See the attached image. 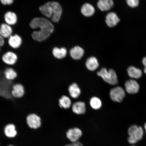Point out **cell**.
<instances>
[{
    "label": "cell",
    "mask_w": 146,
    "mask_h": 146,
    "mask_svg": "<svg viewBox=\"0 0 146 146\" xmlns=\"http://www.w3.org/2000/svg\"><path fill=\"white\" fill-rule=\"evenodd\" d=\"M30 25L33 29H40L39 31L33 32L32 35L33 39L38 42L45 40L54 31V26L52 23L48 19L44 18H34L31 21Z\"/></svg>",
    "instance_id": "6da1fadb"
},
{
    "label": "cell",
    "mask_w": 146,
    "mask_h": 146,
    "mask_svg": "<svg viewBox=\"0 0 146 146\" xmlns=\"http://www.w3.org/2000/svg\"><path fill=\"white\" fill-rule=\"evenodd\" d=\"M40 11L43 15L51 18L54 23H58L61 18L62 9L57 2H48L40 7Z\"/></svg>",
    "instance_id": "7a4b0ae2"
},
{
    "label": "cell",
    "mask_w": 146,
    "mask_h": 146,
    "mask_svg": "<svg viewBox=\"0 0 146 146\" xmlns=\"http://www.w3.org/2000/svg\"><path fill=\"white\" fill-rule=\"evenodd\" d=\"M128 133L129 135L128 141L129 143L134 144L140 141L143 138L144 132L143 128L135 125L129 127Z\"/></svg>",
    "instance_id": "3957f363"
},
{
    "label": "cell",
    "mask_w": 146,
    "mask_h": 146,
    "mask_svg": "<svg viewBox=\"0 0 146 146\" xmlns=\"http://www.w3.org/2000/svg\"><path fill=\"white\" fill-rule=\"evenodd\" d=\"M98 76H100L104 81L110 84L115 85L118 83L117 76L115 72L112 69L108 71L106 68H102L97 72Z\"/></svg>",
    "instance_id": "277c9868"
},
{
    "label": "cell",
    "mask_w": 146,
    "mask_h": 146,
    "mask_svg": "<svg viewBox=\"0 0 146 146\" xmlns=\"http://www.w3.org/2000/svg\"><path fill=\"white\" fill-rule=\"evenodd\" d=\"M66 137L71 143H75L79 140L83 135L81 129L78 127L70 128L66 132Z\"/></svg>",
    "instance_id": "5b68a950"
},
{
    "label": "cell",
    "mask_w": 146,
    "mask_h": 146,
    "mask_svg": "<svg viewBox=\"0 0 146 146\" xmlns=\"http://www.w3.org/2000/svg\"><path fill=\"white\" fill-rule=\"evenodd\" d=\"M26 121L29 127L32 129H37L41 126V117L35 113H32L27 115L26 118Z\"/></svg>",
    "instance_id": "8992f818"
},
{
    "label": "cell",
    "mask_w": 146,
    "mask_h": 146,
    "mask_svg": "<svg viewBox=\"0 0 146 146\" xmlns=\"http://www.w3.org/2000/svg\"><path fill=\"white\" fill-rule=\"evenodd\" d=\"M110 96L113 101L120 103L125 97V92L122 88L117 86L111 89Z\"/></svg>",
    "instance_id": "52a82bcc"
},
{
    "label": "cell",
    "mask_w": 146,
    "mask_h": 146,
    "mask_svg": "<svg viewBox=\"0 0 146 146\" xmlns=\"http://www.w3.org/2000/svg\"><path fill=\"white\" fill-rule=\"evenodd\" d=\"M1 59L5 65L12 66L17 63L18 58L17 55L14 52L8 51L3 55Z\"/></svg>",
    "instance_id": "ba28073f"
},
{
    "label": "cell",
    "mask_w": 146,
    "mask_h": 146,
    "mask_svg": "<svg viewBox=\"0 0 146 146\" xmlns=\"http://www.w3.org/2000/svg\"><path fill=\"white\" fill-rule=\"evenodd\" d=\"M25 94V87L21 83H14L13 85L11 94L12 97L19 99L23 97Z\"/></svg>",
    "instance_id": "9c48e42d"
},
{
    "label": "cell",
    "mask_w": 146,
    "mask_h": 146,
    "mask_svg": "<svg viewBox=\"0 0 146 146\" xmlns=\"http://www.w3.org/2000/svg\"><path fill=\"white\" fill-rule=\"evenodd\" d=\"M120 21L119 18L117 14L114 12H110L106 16V23L107 26L110 28L116 27Z\"/></svg>",
    "instance_id": "30bf717a"
},
{
    "label": "cell",
    "mask_w": 146,
    "mask_h": 146,
    "mask_svg": "<svg viewBox=\"0 0 146 146\" xmlns=\"http://www.w3.org/2000/svg\"><path fill=\"white\" fill-rule=\"evenodd\" d=\"M126 91L130 94H136L139 90L140 86L137 82L134 80L130 79L125 83Z\"/></svg>",
    "instance_id": "8fae6325"
},
{
    "label": "cell",
    "mask_w": 146,
    "mask_h": 146,
    "mask_svg": "<svg viewBox=\"0 0 146 146\" xmlns=\"http://www.w3.org/2000/svg\"><path fill=\"white\" fill-rule=\"evenodd\" d=\"M114 5L113 0H98L97 3L98 8L103 12L110 10Z\"/></svg>",
    "instance_id": "7c38bea8"
},
{
    "label": "cell",
    "mask_w": 146,
    "mask_h": 146,
    "mask_svg": "<svg viewBox=\"0 0 146 146\" xmlns=\"http://www.w3.org/2000/svg\"><path fill=\"white\" fill-rule=\"evenodd\" d=\"M3 74L5 78L10 81H14L18 77L17 72L11 66L7 67L3 70Z\"/></svg>",
    "instance_id": "4fadbf2b"
},
{
    "label": "cell",
    "mask_w": 146,
    "mask_h": 146,
    "mask_svg": "<svg viewBox=\"0 0 146 146\" xmlns=\"http://www.w3.org/2000/svg\"><path fill=\"white\" fill-rule=\"evenodd\" d=\"M22 43L21 38L18 35L11 36L9 38L8 43L12 48L17 49L21 46Z\"/></svg>",
    "instance_id": "5bb4252c"
},
{
    "label": "cell",
    "mask_w": 146,
    "mask_h": 146,
    "mask_svg": "<svg viewBox=\"0 0 146 146\" xmlns=\"http://www.w3.org/2000/svg\"><path fill=\"white\" fill-rule=\"evenodd\" d=\"M72 110L74 113L78 115L84 114L86 112L85 104L82 102L75 103L72 106Z\"/></svg>",
    "instance_id": "9a60e30c"
},
{
    "label": "cell",
    "mask_w": 146,
    "mask_h": 146,
    "mask_svg": "<svg viewBox=\"0 0 146 146\" xmlns=\"http://www.w3.org/2000/svg\"><path fill=\"white\" fill-rule=\"evenodd\" d=\"M4 132L5 136L9 138H14L17 134L15 125L11 123L7 124L5 126Z\"/></svg>",
    "instance_id": "2e32d148"
},
{
    "label": "cell",
    "mask_w": 146,
    "mask_h": 146,
    "mask_svg": "<svg viewBox=\"0 0 146 146\" xmlns=\"http://www.w3.org/2000/svg\"><path fill=\"white\" fill-rule=\"evenodd\" d=\"M84 51L81 47L78 46H76L72 48L70 50V55L72 59L78 60L81 59L83 57Z\"/></svg>",
    "instance_id": "e0dca14e"
},
{
    "label": "cell",
    "mask_w": 146,
    "mask_h": 146,
    "mask_svg": "<svg viewBox=\"0 0 146 146\" xmlns=\"http://www.w3.org/2000/svg\"><path fill=\"white\" fill-rule=\"evenodd\" d=\"M12 27L7 23L2 24L0 26V35L3 38H9L12 35Z\"/></svg>",
    "instance_id": "ac0fdd59"
},
{
    "label": "cell",
    "mask_w": 146,
    "mask_h": 146,
    "mask_svg": "<svg viewBox=\"0 0 146 146\" xmlns=\"http://www.w3.org/2000/svg\"><path fill=\"white\" fill-rule=\"evenodd\" d=\"M81 12L86 17H90L94 14L95 10L92 5L90 3H85L82 5Z\"/></svg>",
    "instance_id": "d6986e66"
},
{
    "label": "cell",
    "mask_w": 146,
    "mask_h": 146,
    "mask_svg": "<svg viewBox=\"0 0 146 146\" xmlns=\"http://www.w3.org/2000/svg\"><path fill=\"white\" fill-rule=\"evenodd\" d=\"M85 65L87 68L91 71L96 70L99 65L97 59L94 56H91L88 58Z\"/></svg>",
    "instance_id": "ffe728a7"
},
{
    "label": "cell",
    "mask_w": 146,
    "mask_h": 146,
    "mask_svg": "<svg viewBox=\"0 0 146 146\" xmlns=\"http://www.w3.org/2000/svg\"><path fill=\"white\" fill-rule=\"evenodd\" d=\"M127 72L129 77L134 79H139L142 76V72L141 69L133 66L128 67Z\"/></svg>",
    "instance_id": "44dd1931"
},
{
    "label": "cell",
    "mask_w": 146,
    "mask_h": 146,
    "mask_svg": "<svg viewBox=\"0 0 146 146\" xmlns=\"http://www.w3.org/2000/svg\"><path fill=\"white\" fill-rule=\"evenodd\" d=\"M4 19L7 24L10 25H15L17 22V15L11 11L7 12L5 14Z\"/></svg>",
    "instance_id": "7402d4cb"
},
{
    "label": "cell",
    "mask_w": 146,
    "mask_h": 146,
    "mask_svg": "<svg viewBox=\"0 0 146 146\" xmlns=\"http://www.w3.org/2000/svg\"><path fill=\"white\" fill-rule=\"evenodd\" d=\"M68 91L70 96L74 98H78L81 94V89L76 83H73L69 86Z\"/></svg>",
    "instance_id": "603a6c76"
},
{
    "label": "cell",
    "mask_w": 146,
    "mask_h": 146,
    "mask_svg": "<svg viewBox=\"0 0 146 146\" xmlns=\"http://www.w3.org/2000/svg\"><path fill=\"white\" fill-rule=\"evenodd\" d=\"M52 54L54 57L57 59H62L66 56L67 50L66 48L64 47L59 48L56 47L53 49Z\"/></svg>",
    "instance_id": "cb8c5ba5"
},
{
    "label": "cell",
    "mask_w": 146,
    "mask_h": 146,
    "mask_svg": "<svg viewBox=\"0 0 146 146\" xmlns=\"http://www.w3.org/2000/svg\"><path fill=\"white\" fill-rule=\"evenodd\" d=\"M72 104L70 98L68 96H63L59 100V105L62 108L68 109L70 107Z\"/></svg>",
    "instance_id": "d4e9b609"
},
{
    "label": "cell",
    "mask_w": 146,
    "mask_h": 146,
    "mask_svg": "<svg viewBox=\"0 0 146 146\" xmlns=\"http://www.w3.org/2000/svg\"><path fill=\"white\" fill-rule=\"evenodd\" d=\"M90 104L93 109L98 110L101 107L102 102L99 98L94 97L91 98L90 100Z\"/></svg>",
    "instance_id": "484cf974"
},
{
    "label": "cell",
    "mask_w": 146,
    "mask_h": 146,
    "mask_svg": "<svg viewBox=\"0 0 146 146\" xmlns=\"http://www.w3.org/2000/svg\"><path fill=\"white\" fill-rule=\"evenodd\" d=\"M128 6L132 8H135L139 5L140 0H125Z\"/></svg>",
    "instance_id": "4316f807"
},
{
    "label": "cell",
    "mask_w": 146,
    "mask_h": 146,
    "mask_svg": "<svg viewBox=\"0 0 146 146\" xmlns=\"http://www.w3.org/2000/svg\"><path fill=\"white\" fill-rule=\"evenodd\" d=\"M2 4L5 5H10L13 3L14 0H0Z\"/></svg>",
    "instance_id": "83f0119b"
},
{
    "label": "cell",
    "mask_w": 146,
    "mask_h": 146,
    "mask_svg": "<svg viewBox=\"0 0 146 146\" xmlns=\"http://www.w3.org/2000/svg\"><path fill=\"white\" fill-rule=\"evenodd\" d=\"M64 146H83V145L81 142L78 141L75 143H69Z\"/></svg>",
    "instance_id": "f1b7e54d"
},
{
    "label": "cell",
    "mask_w": 146,
    "mask_h": 146,
    "mask_svg": "<svg viewBox=\"0 0 146 146\" xmlns=\"http://www.w3.org/2000/svg\"><path fill=\"white\" fill-rule=\"evenodd\" d=\"M5 44L4 38L0 35V47L2 46Z\"/></svg>",
    "instance_id": "f546056e"
},
{
    "label": "cell",
    "mask_w": 146,
    "mask_h": 146,
    "mask_svg": "<svg viewBox=\"0 0 146 146\" xmlns=\"http://www.w3.org/2000/svg\"><path fill=\"white\" fill-rule=\"evenodd\" d=\"M142 62L144 66V67H146V56L143 58L142 60Z\"/></svg>",
    "instance_id": "4dcf8cb0"
},
{
    "label": "cell",
    "mask_w": 146,
    "mask_h": 146,
    "mask_svg": "<svg viewBox=\"0 0 146 146\" xmlns=\"http://www.w3.org/2000/svg\"><path fill=\"white\" fill-rule=\"evenodd\" d=\"M144 72H145V74H146V67H145V68H144Z\"/></svg>",
    "instance_id": "1f68e13d"
},
{
    "label": "cell",
    "mask_w": 146,
    "mask_h": 146,
    "mask_svg": "<svg viewBox=\"0 0 146 146\" xmlns=\"http://www.w3.org/2000/svg\"><path fill=\"white\" fill-rule=\"evenodd\" d=\"M144 127H145V129L146 132V123L145 124V126H144Z\"/></svg>",
    "instance_id": "d6a6232c"
},
{
    "label": "cell",
    "mask_w": 146,
    "mask_h": 146,
    "mask_svg": "<svg viewBox=\"0 0 146 146\" xmlns=\"http://www.w3.org/2000/svg\"><path fill=\"white\" fill-rule=\"evenodd\" d=\"M8 146H14L12 145H8Z\"/></svg>",
    "instance_id": "836d02e7"
},
{
    "label": "cell",
    "mask_w": 146,
    "mask_h": 146,
    "mask_svg": "<svg viewBox=\"0 0 146 146\" xmlns=\"http://www.w3.org/2000/svg\"><path fill=\"white\" fill-rule=\"evenodd\" d=\"M0 52H1V49H0Z\"/></svg>",
    "instance_id": "e575fe53"
},
{
    "label": "cell",
    "mask_w": 146,
    "mask_h": 146,
    "mask_svg": "<svg viewBox=\"0 0 146 146\" xmlns=\"http://www.w3.org/2000/svg\"><path fill=\"white\" fill-rule=\"evenodd\" d=\"M132 146H135V145H133Z\"/></svg>",
    "instance_id": "d590c367"
}]
</instances>
